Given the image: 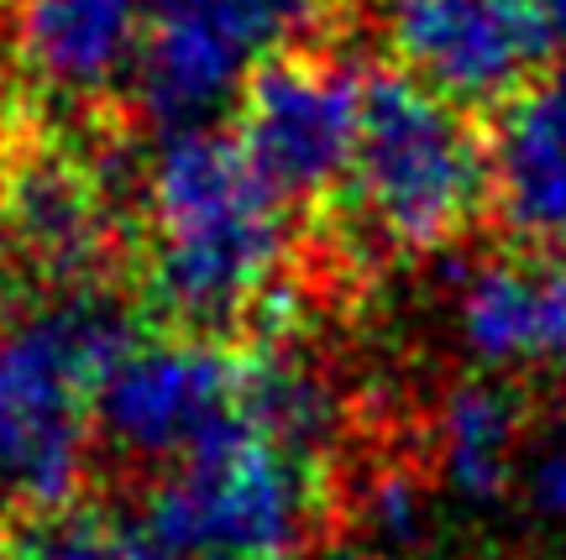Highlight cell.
I'll return each instance as SVG.
<instances>
[{"instance_id":"2e32d148","label":"cell","mask_w":566,"mask_h":560,"mask_svg":"<svg viewBox=\"0 0 566 560\" xmlns=\"http://www.w3.org/2000/svg\"><path fill=\"white\" fill-rule=\"evenodd\" d=\"M520 493L535 519L566 529V420L546 430L541 441H530L525 466H520Z\"/></svg>"},{"instance_id":"8fae6325","label":"cell","mask_w":566,"mask_h":560,"mask_svg":"<svg viewBox=\"0 0 566 560\" xmlns=\"http://www.w3.org/2000/svg\"><path fill=\"white\" fill-rule=\"evenodd\" d=\"M158 0H17V59L59 101H95L132 74Z\"/></svg>"},{"instance_id":"d6986e66","label":"cell","mask_w":566,"mask_h":560,"mask_svg":"<svg viewBox=\"0 0 566 560\" xmlns=\"http://www.w3.org/2000/svg\"><path fill=\"white\" fill-rule=\"evenodd\" d=\"M11 309H17V304L0 299V361H6V336H11Z\"/></svg>"},{"instance_id":"9a60e30c","label":"cell","mask_w":566,"mask_h":560,"mask_svg":"<svg viewBox=\"0 0 566 560\" xmlns=\"http://www.w3.org/2000/svg\"><path fill=\"white\" fill-rule=\"evenodd\" d=\"M363 524L378 540V556H415L430 529V487L405 466H384L363 493Z\"/></svg>"},{"instance_id":"3957f363","label":"cell","mask_w":566,"mask_h":560,"mask_svg":"<svg viewBox=\"0 0 566 560\" xmlns=\"http://www.w3.org/2000/svg\"><path fill=\"white\" fill-rule=\"evenodd\" d=\"M325 514L321 461L237 430L147 493L142 529L168 560H294Z\"/></svg>"},{"instance_id":"5bb4252c","label":"cell","mask_w":566,"mask_h":560,"mask_svg":"<svg viewBox=\"0 0 566 560\" xmlns=\"http://www.w3.org/2000/svg\"><path fill=\"white\" fill-rule=\"evenodd\" d=\"M11 560H168V556L153 545V535L142 524L69 508L59 519H42L27 535H17Z\"/></svg>"},{"instance_id":"8992f818","label":"cell","mask_w":566,"mask_h":560,"mask_svg":"<svg viewBox=\"0 0 566 560\" xmlns=\"http://www.w3.org/2000/svg\"><path fill=\"white\" fill-rule=\"evenodd\" d=\"M363 126V74L325 53H283L247 80L237 147L283 204H321L346 189Z\"/></svg>"},{"instance_id":"7c38bea8","label":"cell","mask_w":566,"mask_h":560,"mask_svg":"<svg viewBox=\"0 0 566 560\" xmlns=\"http://www.w3.org/2000/svg\"><path fill=\"white\" fill-rule=\"evenodd\" d=\"M530 441V399L520 382L488 372L451 382L430 420L436 487L462 508H493L520 487Z\"/></svg>"},{"instance_id":"e0dca14e","label":"cell","mask_w":566,"mask_h":560,"mask_svg":"<svg viewBox=\"0 0 566 560\" xmlns=\"http://www.w3.org/2000/svg\"><path fill=\"white\" fill-rule=\"evenodd\" d=\"M315 560H388V556H378L373 545H331V550H321Z\"/></svg>"},{"instance_id":"4fadbf2b","label":"cell","mask_w":566,"mask_h":560,"mask_svg":"<svg viewBox=\"0 0 566 560\" xmlns=\"http://www.w3.org/2000/svg\"><path fill=\"white\" fill-rule=\"evenodd\" d=\"M242 424L294 456L321 461V445L342 424L331 378L289 340H263L258 351H242Z\"/></svg>"},{"instance_id":"ba28073f","label":"cell","mask_w":566,"mask_h":560,"mask_svg":"<svg viewBox=\"0 0 566 560\" xmlns=\"http://www.w3.org/2000/svg\"><path fill=\"white\" fill-rule=\"evenodd\" d=\"M0 246L42 288L101 283L122 246L111 162L69 147H17L0 158Z\"/></svg>"},{"instance_id":"7a4b0ae2","label":"cell","mask_w":566,"mask_h":560,"mask_svg":"<svg viewBox=\"0 0 566 560\" xmlns=\"http://www.w3.org/2000/svg\"><path fill=\"white\" fill-rule=\"evenodd\" d=\"M346 200L388 252H441L488 210V137L409 74L373 68Z\"/></svg>"},{"instance_id":"277c9868","label":"cell","mask_w":566,"mask_h":560,"mask_svg":"<svg viewBox=\"0 0 566 560\" xmlns=\"http://www.w3.org/2000/svg\"><path fill=\"white\" fill-rule=\"evenodd\" d=\"M331 0H158L137 63V105L163 131L216 126L263 63L294 53Z\"/></svg>"},{"instance_id":"ac0fdd59","label":"cell","mask_w":566,"mask_h":560,"mask_svg":"<svg viewBox=\"0 0 566 560\" xmlns=\"http://www.w3.org/2000/svg\"><path fill=\"white\" fill-rule=\"evenodd\" d=\"M530 6L551 21V32H556V38H566V0H530Z\"/></svg>"},{"instance_id":"30bf717a","label":"cell","mask_w":566,"mask_h":560,"mask_svg":"<svg viewBox=\"0 0 566 560\" xmlns=\"http://www.w3.org/2000/svg\"><path fill=\"white\" fill-rule=\"evenodd\" d=\"M488 210L520 246H566V63H551L493 120Z\"/></svg>"},{"instance_id":"9c48e42d","label":"cell","mask_w":566,"mask_h":560,"mask_svg":"<svg viewBox=\"0 0 566 560\" xmlns=\"http://www.w3.org/2000/svg\"><path fill=\"white\" fill-rule=\"evenodd\" d=\"M451 320L462 351L488 378H556L566 372V246H514L457 278Z\"/></svg>"},{"instance_id":"6da1fadb","label":"cell","mask_w":566,"mask_h":560,"mask_svg":"<svg viewBox=\"0 0 566 560\" xmlns=\"http://www.w3.org/2000/svg\"><path fill=\"white\" fill-rule=\"evenodd\" d=\"M142 288L184 336L226 340L268 320L289 262V204L231 131H163L142 168Z\"/></svg>"},{"instance_id":"52a82bcc","label":"cell","mask_w":566,"mask_h":560,"mask_svg":"<svg viewBox=\"0 0 566 560\" xmlns=\"http://www.w3.org/2000/svg\"><path fill=\"white\" fill-rule=\"evenodd\" d=\"M399 74L457 110H504L556 63V32L530 0H384Z\"/></svg>"},{"instance_id":"ffe728a7","label":"cell","mask_w":566,"mask_h":560,"mask_svg":"<svg viewBox=\"0 0 566 560\" xmlns=\"http://www.w3.org/2000/svg\"><path fill=\"white\" fill-rule=\"evenodd\" d=\"M11 545H17V535H11V529H0V560H11Z\"/></svg>"},{"instance_id":"5b68a950","label":"cell","mask_w":566,"mask_h":560,"mask_svg":"<svg viewBox=\"0 0 566 560\" xmlns=\"http://www.w3.org/2000/svg\"><path fill=\"white\" fill-rule=\"evenodd\" d=\"M247 357L210 336H142L95 393V441L122 461L174 472L242 424Z\"/></svg>"}]
</instances>
